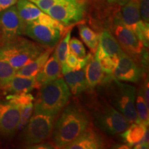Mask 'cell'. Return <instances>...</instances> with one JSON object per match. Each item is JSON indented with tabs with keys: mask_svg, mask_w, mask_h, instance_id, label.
<instances>
[{
	"mask_svg": "<svg viewBox=\"0 0 149 149\" xmlns=\"http://www.w3.org/2000/svg\"><path fill=\"white\" fill-rule=\"evenodd\" d=\"M26 23L19 15L16 6L0 11L1 41L24 35Z\"/></svg>",
	"mask_w": 149,
	"mask_h": 149,
	"instance_id": "obj_10",
	"label": "cell"
},
{
	"mask_svg": "<svg viewBox=\"0 0 149 149\" xmlns=\"http://www.w3.org/2000/svg\"><path fill=\"white\" fill-rule=\"evenodd\" d=\"M61 65L55 52L44 65V68L35 76V88H40L43 85L50 83L60 77Z\"/></svg>",
	"mask_w": 149,
	"mask_h": 149,
	"instance_id": "obj_15",
	"label": "cell"
},
{
	"mask_svg": "<svg viewBox=\"0 0 149 149\" xmlns=\"http://www.w3.org/2000/svg\"><path fill=\"white\" fill-rule=\"evenodd\" d=\"M130 0H107L108 3L112 5H117L120 6H123L126 4Z\"/></svg>",
	"mask_w": 149,
	"mask_h": 149,
	"instance_id": "obj_38",
	"label": "cell"
},
{
	"mask_svg": "<svg viewBox=\"0 0 149 149\" xmlns=\"http://www.w3.org/2000/svg\"><path fill=\"white\" fill-rule=\"evenodd\" d=\"M17 0H0V11L15 5Z\"/></svg>",
	"mask_w": 149,
	"mask_h": 149,
	"instance_id": "obj_35",
	"label": "cell"
},
{
	"mask_svg": "<svg viewBox=\"0 0 149 149\" xmlns=\"http://www.w3.org/2000/svg\"><path fill=\"white\" fill-rule=\"evenodd\" d=\"M93 114L95 125L107 135L122 133L130 125L126 117L111 104H100Z\"/></svg>",
	"mask_w": 149,
	"mask_h": 149,
	"instance_id": "obj_5",
	"label": "cell"
},
{
	"mask_svg": "<svg viewBox=\"0 0 149 149\" xmlns=\"http://www.w3.org/2000/svg\"><path fill=\"white\" fill-rule=\"evenodd\" d=\"M120 13L123 22L133 33L137 26L143 22L139 13V0H130L123 6Z\"/></svg>",
	"mask_w": 149,
	"mask_h": 149,
	"instance_id": "obj_18",
	"label": "cell"
},
{
	"mask_svg": "<svg viewBox=\"0 0 149 149\" xmlns=\"http://www.w3.org/2000/svg\"><path fill=\"white\" fill-rule=\"evenodd\" d=\"M45 50L38 43L17 36L0 43V58L18 70L36 59Z\"/></svg>",
	"mask_w": 149,
	"mask_h": 149,
	"instance_id": "obj_3",
	"label": "cell"
},
{
	"mask_svg": "<svg viewBox=\"0 0 149 149\" xmlns=\"http://www.w3.org/2000/svg\"><path fill=\"white\" fill-rule=\"evenodd\" d=\"M6 100L15 104L18 107L20 111V120L19 124V130H22L26 125L33 112V105L35 99L30 93H19V94L8 95Z\"/></svg>",
	"mask_w": 149,
	"mask_h": 149,
	"instance_id": "obj_14",
	"label": "cell"
},
{
	"mask_svg": "<svg viewBox=\"0 0 149 149\" xmlns=\"http://www.w3.org/2000/svg\"><path fill=\"white\" fill-rule=\"evenodd\" d=\"M148 130L147 128L143 138L141 139V140L139 143H137V144H135L134 146H135L134 148H148Z\"/></svg>",
	"mask_w": 149,
	"mask_h": 149,
	"instance_id": "obj_34",
	"label": "cell"
},
{
	"mask_svg": "<svg viewBox=\"0 0 149 149\" xmlns=\"http://www.w3.org/2000/svg\"><path fill=\"white\" fill-rule=\"evenodd\" d=\"M86 10V0H62L48 9L46 13L68 26L81 22Z\"/></svg>",
	"mask_w": 149,
	"mask_h": 149,
	"instance_id": "obj_6",
	"label": "cell"
},
{
	"mask_svg": "<svg viewBox=\"0 0 149 149\" xmlns=\"http://www.w3.org/2000/svg\"><path fill=\"white\" fill-rule=\"evenodd\" d=\"M55 116L34 113L22 135V140L29 146L44 142L51 135Z\"/></svg>",
	"mask_w": 149,
	"mask_h": 149,
	"instance_id": "obj_7",
	"label": "cell"
},
{
	"mask_svg": "<svg viewBox=\"0 0 149 149\" xmlns=\"http://www.w3.org/2000/svg\"><path fill=\"white\" fill-rule=\"evenodd\" d=\"M141 69L128 54L123 53L119 57V61L113 72L115 78L119 81L136 83L141 77Z\"/></svg>",
	"mask_w": 149,
	"mask_h": 149,
	"instance_id": "obj_12",
	"label": "cell"
},
{
	"mask_svg": "<svg viewBox=\"0 0 149 149\" xmlns=\"http://www.w3.org/2000/svg\"><path fill=\"white\" fill-rule=\"evenodd\" d=\"M97 51L100 58L105 55L120 57L124 53L119 42L110 30L107 29H104L100 35V40Z\"/></svg>",
	"mask_w": 149,
	"mask_h": 149,
	"instance_id": "obj_16",
	"label": "cell"
},
{
	"mask_svg": "<svg viewBox=\"0 0 149 149\" xmlns=\"http://www.w3.org/2000/svg\"><path fill=\"white\" fill-rule=\"evenodd\" d=\"M106 146L103 137L96 130L88 128L86 129L77 139L67 145L66 149H100Z\"/></svg>",
	"mask_w": 149,
	"mask_h": 149,
	"instance_id": "obj_13",
	"label": "cell"
},
{
	"mask_svg": "<svg viewBox=\"0 0 149 149\" xmlns=\"http://www.w3.org/2000/svg\"><path fill=\"white\" fill-rule=\"evenodd\" d=\"M149 86H148V79L147 78V79L145 80V82L144 84V86L142 87V91H143V96H144V99L145 100V102H146V104L147 107H148L149 104Z\"/></svg>",
	"mask_w": 149,
	"mask_h": 149,
	"instance_id": "obj_36",
	"label": "cell"
},
{
	"mask_svg": "<svg viewBox=\"0 0 149 149\" xmlns=\"http://www.w3.org/2000/svg\"><path fill=\"white\" fill-rule=\"evenodd\" d=\"M104 81L110 104L126 117L130 124L139 122L135 108L136 88L113 77Z\"/></svg>",
	"mask_w": 149,
	"mask_h": 149,
	"instance_id": "obj_4",
	"label": "cell"
},
{
	"mask_svg": "<svg viewBox=\"0 0 149 149\" xmlns=\"http://www.w3.org/2000/svg\"><path fill=\"white\" fill-rule=\"evenodd\" d=\"M70 36H71V30H69L67 32L64 38L59 43L58 46L56 48L55 51V55L57 59L59 60V63H60L61 67L65 64L67 55H68V51H69V46H68V44H69Z\"/></svg>",
	"mask_w": 149,
	"mask_h": 149,
	"instance_id": "obj_27",
	"label": "cell"
},
{
	"mask_svg": "<svg viewBox=\"0 0 149 149\" xmlns=\"http://www.w3.org/2000/svg\"><path fill=\"white\" fill-rule=\"evenodd\" d=\"M35 21L38 22V23L48 26L59 29L62 33L65 31V29H66V27H65L66 26H64V24H61V22L55 19L50 16L49 15L45 13L44 12H42V13L38 17V18H37L36 20H35Z\"/></svg>",
	"mask_w": 149,
	"mask_h": 149,
	"instance_id": "obj_29",
	"label": "cell"
},
{
	"mask_svg": "<svg viewBox=\"0 0 149 149\" xmlns=\"http://www.w3.org/2000/svg\"><path fill=\"white\" fill-rule=\"evenodd\" d=\"M86 77L88 88L90 89L95 88L103 81L104 72L102 70L100 58L97 50L95 52L94 57H92L86 66Z\"/></svg>",
	"mask_w": 149,
	"mask_h": 149,
	"instance_id": "obj_20",
	"label": "cell"
},
{
	"mask_svg": "<svg viewBox=\"0 0 149 149\" xmlns=\"http://www.w3.org/2000/svg\"><path fill=\"white\" fill-rule=\"evenodd\" d=\"M17 70L8 61L0 58V88L3 89L16 74Z\"/></svg>",
	"mask_w": 149,
	"mask_h": 149,
	"instance_id": "obj_26",
	"label": "cell"
},
{
	"mask_svg": "<svg viewBox=\"0 0 149 149\" xmlns=\"http://www.w3.org/2000/svg\"><path fill=\"white\" fill-rule=\"evenodd\" d=\"M89 123L88 115L84 109L74 104L67 106L52 130L55 146L64 148L88 127Z\"/></svg>",
	"mask_w": 149,
	"mask_h": 149,
	"instance_id": "obj_1",
	"label": "cell"
},
{
	"mask_svg": "<svg viewBox=\"0 0 149 149\" xmlns=\"http://www.w3.org/2000/svg\"><path fill=\"white\" fill-rule=\"evenodd\" d=\"M53 51V47H48L43 53L38 56L36 59L25 66H22L19 69L17 70L16 74L24 76V77H35L39 72L44 68V65L49 58L50 55Z\"/></svg>",
	"mask_w": 149,
	"mask_h": 149,
	"instance_id": "obj_21",
	"label": "cell"
},
{
	"mask_svg": "<svg viewBox=\"0 0 149 149\" xmlns=\"http://www.w3.org/2000/svg\"><path fill=\"white\" fill-rule=\"evenodd\" d=\"M20 111L18 107L8 100L0 102V136L12 137L18 130Z\"/></svg>",
	"mask_w": 149,
	"mask_h": 149,
	"instance_id": "obj_11",
	"label": "cell"
},
{
	"mask_svg": "<svg viewBox=\"0 0 149 149\" xmlns=\"http://www.w3.org/2000/svg\"><path fill=\"white\" fill-rule=\"evenodd\" d=\"M79 31L81 40L93 53H95L99 44L100 35L85 24H81L79 26Z\"/></svg>",
	"mask_w": 149,
	"mask_h": 149,
	"instance_id": "obj_24",
	"label": "cell"
},
{
	"mask_svg": "<svg viewBox=\"0 0 149 149\" xmlns=\"http://www.w3.org/2000/svg\"><path fill=\"white\" fill-rule=\"evenodd\" d=\"M24 35L48 48L54 47L61 38L62 33L59 29L33 21L26 23Z\"/></svg>",
	"mask_w": 149,
	"mask_h": 149,
	"instance_id": "obj_9",
	"label": "cell"
},
{
	"mask_svg": "<svg viewBox=\"0 0 149 149\" xmlns=\"http://www.w3.org/2000/svg\"><path fill=\"white\" fill-rule=\"evenodd\" d=\"M71 96L69 88L59 77L40 88L33 105L34 113L56 116L66 107Z\"/></svg>",
	"mask_w": 149,
	"mask_h": 149,
	"instance_id": "obj_2",
	"label": "cell"
},
{
	"mask_svg": "<svg viewBox=\"0 0 149 149\" xmlns=\"http://www.w3.org/2000/svg\"><path fill=\"white\" fill-rule=\"evenodd\" d=\"M29 148H36V149H51L55 148L53 145L48 144V143H39V144H33L31 146H29Z\"/></svg>",
	"mask_w": 149,
	"mask_h": 149,
	"instance_id": "obj_37",
	"label": "cell"
},
{
	"mask_svg": "<svg viewBox=\"0 0 149 149\" xmlns=\"http://www.w3.org/2000/svg\"><path fill=\"white\" fill-rule=\"evenodd\" d=\"M16 8L25 23L35 21L42 13V11L29 0H17Z\"/></svg>",
	"mask_w": 149,
	"mask_h": 149,
	"instance_id": "obj_23",
	"label": "cell"
},
{
	"mask_svg": "<svg viewBox=\"0 0 149 149\" xmlns=\"http://www.w3.org/2000/svg\"><path fill=\"white\" fill-rule=\"evenodd\" d=\"M79 58H78L76 55H74L71 51H68V55H67L66 61H65V64H66V66L69 67L70 69L74 70H77L78 64H79Z\"/></svg>",
	"mask_w": 149,
	"mask_h": 149,
	"instance_id": "obj_33",
	"label": "cell"
},
{
	"mask_svg": "<svg viewBox=\"0 0 149 149\" xmlns=\"http://www.w3.org/2000/svg\"><path fill=\"white\" fill-rule=\"evenodd\" d=\"M110 31L126 52L135 55L141 53L143 45L136 35L123 22L120 12L113 17Z\"/></svg>",
	"mask_w": 149,
	"mask_h": 149,
	"instance_id": "obj_8",
	"label": "cell"
},
{
	"mask_svg": "<svg viewBox=\"0 0 149 149\" xmlns=\"http://www.w3.org/2000/svg\"><path fill=\"white\" fill-rule=\"evenodd\" d=\"M1 29H0V43H1Z\"/></svg>",
	"mask_w": 149,
	"mask_h": 149,
	"instance_id": "obj_39",
	"label": "cell"
},
{
	"mask_svg": "<svg viewBox=\"0 0 149 149\" xmlns=\"http://www.w3.org/2000/svg\"><path fill=\"white\" fill-rule=\"evenodd\" d=\"M136 100V111L139 122H141L148 126L149 122V108L147 107L143 96L142 87L139 88Z\"/></svg>",
	"mask_w": 149,
	"mask_h": 149,
	"instance_id": "obj_25",
	"label": "cell"
},
{
	"mask_svg": "<svg viewBox=\"0 0 149 149\" xmlns=\"http://www.w3.org/2000/svg\"><path fill=\"white\" fill-rule=\"evenodd\" d=\"M35 88V77H24L15 74L3 90L8 95L29 93Z\"/></svg>",
	"mask_w": 149,
	"mask_h": 149,
	"instance_id": "obj_19",
	"label": "cell"
},
{
	"mask_svg": "<svg viewBox=\"0 0 149 149\" xmlns=\"http://www.w3.org/2000/svg\"><path fill=\"white\" fill-rule=\"evenodd\" d=\"M63 74L65 82L74 95H78L89 88L86 77V66L81 69L70 70Z\"/></svg>",
	"mask_w": 149,
	"mask_h": 149,
	"instance_id": "obj_17",
	"label": "cell"
},
{
	"mask_svg": "<svg viewBox=\"0 0 149 149\" xmlns=\"http://www.w3.org/2000/svg\"><path fill=\"white\" fill-rule=\"evenodd\" d=\"M139 2L141 20L149 26V0H139Z\"/></svg>",
	"mask_w": 149,
	"mask_h": 149,
	"instance_id": "obj_31",
	"label": "cell"
},
{
	"mask_svg": "<svg viewBox=\"0 0 149 149\" xmlns=\"http://www.w3.org/2000/svg\"><path fill=\"white\" fill-rule=\"evenodd\" d=\"M119 61L118 56L105 55L100 58V64L104 72L108 74H113L115 67Z\"/></svg>",
	"mask_w": 149,
	"mask_h": 149,
	"instance_id": "obj_28",
	"label": "cell"
},
{
	"mask_svg": "<svg viewBox=\"0 0 149 149\" xmlns=\"http://www.w3.org/2000/svg\"><path fill=\"white\" fill-rule=\"evenodd\" d=\"M147 126L141 122L132 123L121 136L129 147L134 146L141 140L147 130Z\"/></svg>",
	"mask_w": 149,
	"mask_h": 149,
	"instance_id": "obj_22",
	"label": "cell"
},
{
	"mask_svg": "<svg viewBox=\"0 0 149 149\" xmlns=\"http://www.w3.org/2000/svg\"><path fill=\"white\" fill-rule=\"evenodd\" d=\"M68 46L70 51L78 58H84L86 55V52L82 42L75 37L70 40Z\"/></svg>",
	"mask_w": 149,
	"mask_h": 149,
	"instance_id": "obj_30",
	"label": "cell"
},
{
	"mask_svg": "<svg viewBox=\"0 0 149 149\" xmlns=\"http://www.w3.org/2000/svg\"><path fill=\"white\" fill-rule=\"evenodd\" d=\"M29 1L35 3L42 12L46 13L48 9L56 3L60 2L62 0H29Z\"/></svg>",
	"mask_w": 149,
	"mask_h": 149,
	"instance_id": "obj_32",
	"label": "cell"
}]
</instances>
